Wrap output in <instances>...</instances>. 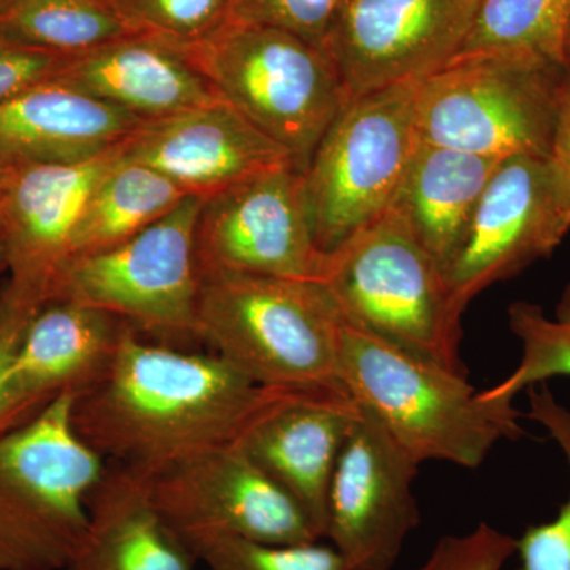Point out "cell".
<instances>
[{"label": "cell", "mask_w": 570, "mask_h": 570, "mask_svg": "<svg viewBox=\"0 0 570 570\" xmlns=\"http://www.w3.org/2000/svg\"><path fill=\"white\" fill-rule=\"evenodd\" d=\"M566 66L515 52L455 56L420 81V140L493 160L551 157Z\"/></svg>", "instance_id": "cell-7"}, {"label": "cell", "mask_w": 570, "mask_h": 570, "mask_svg": "<svg viewBox=\"0 0 570 570\" xmlns=\"http://www.w3.org/2000/svg\"><path fill=\"white\" fill-rule=\"evenodd\" d=\"M517 539L489 523L471 532L439 539L430 557L415 570H502L515 554Z\"/></svg>", "instance_id": "cell-31"}, {"label": "cell", "mask_w": 570, "mask_h": 570, "mask_svg": "<svg viewBox=\"0 0 570 570\" xmlns=\"http://www.w3.org/2000/svg\"><path fill=\"white\" fill-rule=\"evenodd\" d=\"M337 373L356 406L420 464L478 469L499 442L524 434L513 401L489 400L466 374L407 354L344 317Z\"/></svg>", "instance_id": "cell-2"}, {"label": "cell", "mask_w": 570, "mask_h": 570, "mask_svg": "<svg viewBox=\"0 0 570 570\" xmlns=\"http://www.w3.org/2000/svg\"><path fill=\"white\" fill-rule=\"evenodd\" d=\"M322 284L347 322L468 376L460 352L463 311L444 269L392 209L330 255Z\"/></svg>", "instance_id": "cell-6"}, {"label": "cell", "mask_w": 570, "mask_h": 570, "mask_svg": "<svg viewBox=\"0 0 570 570\" xmlns=\"http://www.w3.org/2000/svg\"><path fill=\"white\" fill-rule=\"evenodd\" d=\"M566 62L570 63V22H569L568 39H566Z\"/></svg>", "instance_id": "cell-37"}, {"label": "cell", "mask_w": 570, "mask_h": 570, "mask_svg": "<svg viewBox=\"0 0 570 570\" xmlns=\"http://www.w3.org/2000/svg\"><path fill=\"white\" fill-rule=\"evenodd\" d=\"M56 81L141 121L223 100L181 51L141 36L122 37L69 56Z\"/></svg>", "instance_id": "cell-19"}, {"label": "cell", "mask_w": 570, "mask_h": 570, "mask_svg": "<svg viewBox=\"0 0 570 570\" xmlns=\"http://www.w3.org/2000/svg\"><path fill=\"white\" fill-rule=\"evenodd\" d=\"M132 36L110 0H0V40L77 56Z\"/></svg>", "instance_id": "cell-24"}, {"label": "cell", "mask_w": 570, "mask_h": 570, "mask_svg": "<svg viewBox=\"0 0 570 570\" xmlns=\"http://www.w3.org/2000/svg\"><path fill=\"white\" fill-rule=\"evenodd\" d=\"M480 0H341L324 50L348 97L422 81L463 48Z\"/></svg>", "instance_id": "cell-12"}, {"label": "cell", "mask_w": 570, "mask_h": 570, "mask_svg": "<svg viewBox=\"0 0 570 570\" xmlns=\"http://www.w3.org/2000/svg\"><path fill=\"white\" fill-rule=\"evenodd\" d=\"M132 36L174 48L212 36L228 18L230 0H110Z\"/></svg>", "instance_id": "cell-28"}, {"label": "cell", "mask_w": 570, "mask_h": 570, "mask_svg": "<svg viewBox=\"0 0 570 570\" xmlns=\"http://www.w3.org/2000/svg\"><path fill=\"white\" fill-rule=\"evenodd\" d=\"M41 306L6 285L0 292V434L13 430L6 401V379L29 322Z\"/></svg>", "instance_id": "cell-33"}, {"label": "cell", "mask_w": 570, "mask_h": 570, "mask_svg": "<svg viewBox=\"0 0 570 570\" xmlns=\"http://www.w3.org/2000/svg\"><path fill=\"white\" fill-rule=\"evenodd\" d=\"M551 159L560 165L570 181V63L566 66L564 77H562L553 142H551Z\"/></svg>", "instance_id": "cell-34"}, {"label": "cell", "mask_w": 570, "mask_h": 570, "mask_svg": "<svg viewBox=\"0 0 570 570\" xmlns=\"http://www.w3.org/2000/svg\"><path fill=\"white\" fill-rule=\"evenodd\" d=\"M528 419L539 423L557 442L570 472V409L551 393L549 385L527 390ZM517 570H570V493L560 512L547 523L532 524L517 539Z\"/></svg>", "instance_id": "cell-27"}, {"label": "cell", "mask_w": 570, "mask_h": 570, "mask_svg": "<svg viewBox=\"0 0 570 570\" xmlns=\"http://www.w3.org/2000/svg\"><path fill=\"white\" fill-rule=\"evenodd\" d=\"M208 570H347L332 546L316 542L277 546L217 535L190 547Z\"/></svg>", "instance_id": "cell-29"}, {"label": "cell", "mask_w": 570, "mask_h": 570, "mask_svg": "<svg viewBox=\"0 0 570 570\" xmlns=\"http://www.w3.org/2000/svg\"><path fill=\"white\" fill-rule=\"evenodd\" d=\"M341 0H230L227 21L273 26L324 48Z\"/></svg>", "instance_id": "cell-30"}, {"label": "cell", "mask_w": 570, "mask_h": 570, "mask_svg": "<svg viewBox=\"0 0 570 570\" xmlns=\"http://www.w3.org/2000/svg\"><path fill=\"white\" fill-rule=\"evenodd\" d=\"M126 322L96 307L48 302L22 336L6 379V401L14 428L55 397L80 395L110 366Z\"/></svg>", "instance_id": "cell-18"}, {"label": "cell", "mask_w": 570, "mask_h": 570, "mask_svg": "<svg viewBox=\"0 0 570 570\" xmlns=\"http://www.w3.org/2000/svg\"><path fill=\"white\" fill-rule=\"evenodd\" d=\"M420 81L348 100L303 176L314 242L330 257L392 208L420 145Z\"/></svg>", "instance_id": "cell-8"}, {"label": "cell", "mask_w": 570, "mask_h": 570, "mask_svg": "<svg viewBox=\"0 0 570 570\" xmlns=\"http://www.w3.org/2000/svg\"><path fill=\"white\" fill-rule=\"evenodd\" d=\"M141 122L62 82H43L0 104V163H82L121 146Z\"/></svg>", "instance_id": "cell-20"}, {"label": "cell", "mask_w": 570, "mask_h": 570, "mask_svg": "<svg viewBox=\"0 0 570 570\" xmlns=\"http://www.w3.org/2000/svg\"><path fill=\"white\" fill-rule=\"evenodd\" d=\"M195 255L200 277L236 273L324 283L328 257L314 242L302 170L275 168L202 198Z\"/></svg>", "instance_id": "cell-11"}, {"label": "cell", "mask_w": 570, "mask_h": 570, "mask_svg": "<svg viewBox=\"0 0 570 570\" xmlns=\"http://www.w3.org/2000/svg\"><path fill=\"white\" fill-rule=\"evenodd\" d=\"M570 232V181L551 157L513 156L494 168L463 245L444 272L461 311L491 285L550 257Z\"/></svg>", "instance_id": "cell-10"}, {"label": "cell", "mask_w": 570, "mask_h": 570, "mask_svg": "<svg viewBox=\"0 0 570 570\" xmlns=\"http://www.w3.org/2000/svg\"><path fill=\"white\" fill-rule=\"evenodd\" d=\"M285 393L212 352L149 343L126 324L104 376L75 396L71 422L107 463L153 479L235 444Z\"/></svg>", "instance_id": "cell-1"}, {"label": "cell", "mask_w": 570, "mask_h": 570, "mask_svg": "<svg viewBox=\"0 0 570 570\" xmlns=\"http://www.w3.org/2000/svg\"><path fill=\"white\" fill-rule=\"evenodd\" d=\"M122 154L206 198L254 176L294 165L291 154L225 102L141 122Z\"/></svg>", "instance_id": "cell-15"}, {"label": "cell", "mask_w": 570, "mask_h": 570, "mask_svg": "<svg viewBox=\"0 0 570 570\" xmlns=\"http://www.w3.org/2000/svg\"><path fill=\"white\" fill-rule=\"evenodd\" d=\"M200 206L202 198L190 195L132 238L70 257L52 279L48 302L96 307L157 340H197Z\"/></svg>", "instance_id": "cell-9"}, {"label": "cell", "mask_w": 570, "mask_h": 570, "mask_svg": "<svg viewBox=\"0 0 570 570\" xmlns=\"http://www.w3.org/2000/svg\"><path fill=\"white\" fill-rule=\"evenodd\" d=\"M69 56L0 40V104L52 81Z\"/></svg>", "instance_id": "cell-32"}, {"label": "cell", "mask_w": 570, "mask_h": 570, "mask_svg": "<svg viewBox=\"0 0 570 570\" xmlns=\"http://www.w3.org/2000/svg\"><path fill=\"white\" fill-rule=\"evenodd\" d=\"M9 272V258H7L6 245H3L2 238H0V275Z\"/></svg>", "instance_id": "cell-36"}, {"label": "cell", "mask_w": 570, "mask_h": 570, "mask_svg": "<svg viewBox=\"0 0 570 570\" xmlns=\"http://www.w3.org/2000/svg\"><path fill=\"white\" fill-rule=\"evenodd\" d=\"M501 160L420 141L395 200V212L442 269L452 264Z\"/></svg>", "instance_id": "cell-22"}, {"label": "cell", "mask_w": 570, "mask_h": 570, "mask_svg": "<svg viewBox=\"0 0 570 570\" xmlns=\"http://www.w3.org/2000/svg\"><path fill=\"white\" fill-rule=\"evenodd\" d=\"M510 332L521 344L515 370L493 387L482 390L489 400L513 401L521 392L547 384L553 377H570V284L562 291L553 316L530 302L509 306Z\"/></svg>", "instance_id": "cell-26"}, {"label": "cell", "mask_w": 570, "mask_h": 570, "mask_svg": "<svg viewBox=\"0 0 570 570\" xmlns=\"http://www.w3.org/2000/svg\"><path fill=\"white\" fill-rule=\"evenodd\" d=\"M358 406L344 392H288L247 428L238 444L325 538L333 474Z\"/></svg>", "instance_id": "cell-17"}, {"label": "cell", "mask_w": 570, "mask_h": 570, "mask_svg": "<svg viewBox=\"0 0 570 570\" xmlns=\"http://www.w3.org/2000/svg\"><path fill=\"white\" fill-rule=\"evenodd\" d=\"M13 168L9 165L0 163V219H2L3 204H6L7 193H9V184Z\"/></svg>", "instance_id": "cell-35"}, {"label": "cell", "mask_w": 570, "mask_h": 570, "mask_svg": "<svg viewBox=\"0 0 570 570\" xmlns=\"http://www.w3.org/2000/svg\"><path fill=\"white\" fill-rule=\"evenodd\" d=\"M570 0H480L459 55L515 52L566 62Z\"/></svg>", "instance_id": "cell-25"}, {"label": "cell", "mask_w": 570, "mask_h": 570, "mask_svg": "<svg viewBox=\"0 0 570 570\" xmlns=\"http://www.w3.org/2000/svg\"><path fill=\"white\" fill-rule=\"evenodd\" d=\"M88 509V531L63 570H194L197 557L154 505L145 475L107 463Z\"/></svg>", "instance_id": "cell-21"}, {"label": "cell", "mask_w": 570, "mask_h": 570, "mask_svg": "<svg viewBox=\"0 0 570 570\" xmlns=\"http://www.w3.org/2000/svg\"><path fill=\"white\" fill-rule=\"evenodd\" d=\"M149 490L163 519L189 549L217 535L277 546L321 540L294 499L238 442L149 479Z\"/></svg>", "instance_id": "cell-13"}, {"label": "cell", "mask_w": 570, "mask_h": 570, "mask_svg": "<svg viewBox=\"0 0 570 570\" xmlns=\"http://www.w3.org/2000/svg\"><path fill=\"white\" fill-rule=\"evenodd\" d=\"M122 146V145H121ZM121 146L77 164L14 167L0 219L9 258V287L39 306L70 255L71 238L94 186Z\"/></svg>", "instance_id": "cell-16"}, {"label": "cell", "mask_w": 570, "mask_h": 570, "mask_svg": "<svg viewBox=\"0 0 570 570\" xmlns=\"http://www.w3.org/2000/svg\"><path fill=\"white\" fill-rule=\"evenodd\" d=\"M200 279L195 336L212 354L261 387L344 392L343 314L325 284L236 273Z\"/></svg>", "instance_id": "cell-3"}, {"label": "cell", "mask_w": 570, "mask_h": 570, "mask_svg": "<svg viewBox=\"0 0 570 570\" xmlns=\"http://www.w3.org/2000/svg\"><path fill=\"white\" fill-rule=\"evenodd\" d=\"M187 197L190 195L168 176L124 156L121 146L118 159L89 194L71 238L69 258L132 238Z\"/></svg>", "instance_id": "cell-23"}, {"label": "cell", "mask_w": 570, "mask_h": 570, "mask_svg": "<svg viewBox=\"0 0 570 570\" xmlns=\"http://www.w3.org/2000/svg\"><path fill=\"white\" fill-rule=\"evenodd\" d=\"M73 400L0 434V570H63L85 539L107 461L78 436Z\"/></svg>", "instance_id": "cell-4"}, {"label": "cell", "mask_w": 570, "mask_h": 570, "mask_svg": "<svg viewBox=\"0 0 570 570\" xmlns=\"http://www.w3.org/2000/svg\"><path fill=\"white\" fill-rule=\"evenodd\" d=\"M176 50L302 171L352 100L324 48L273 26L225 21L206 39Z\"/></svg>", "instance_id": "cell-5"}, {"label": "cell", "mask_w": 570, "mask_h": 570, "mask_svg": "<svg viewBox=\"0 0 570 570\" xmlns=\"http://www.w3.org/2000/svg\"><path fill=\"white\" fill-rule=\"evenodd\" d=\"M358 411L330 485L325 539L347 570H390L420 524V463L373 415Z\"/></svg>", "instance_id": "cell-14"}]
</instances>
